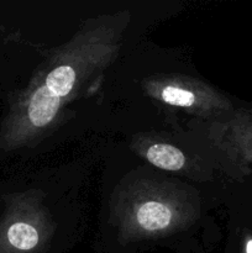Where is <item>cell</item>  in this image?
<instances>
[{
	"label": "cell",
	"instance_id": "5",
	"mask_svg": "<svg viewBox=\"0 0 252 253\" xmlns=\"http://www.w3.org/2000/svg\"><path fill=\"white\" fill-rule=\"evenodd\" d=\"M74 79H76V73L73 69L68 66H61L47 76L46 86L59 98L67 95L71 91Z\"/></svg>",
	"mask_w": 252,
	"mask_h": 253
},
{
	"label": "cell",
	"instance_id": "3",
	"mask_svg": "<svg viewBox=\"0 0 252 253\" xmlns=\"http://www.w3.org/2000/svg\"><path fill=\"white\" fill-rule=\"evenodd\" d=\"M147 160L156 167L178 170L184 166V156L178 148L169 145H155L147 151Z\"/></svg>",
	"mask_w": 252,
	"mask_h": 253
},
{
	"label": "cell",
	"instance_id": "1",
	"mask_svg": "<svg viewBox=\"0 0 252 253\" xmlns=\"http://www.w3.org/2000/svg\"><path fill=\"white\" fill-rule=\"evenodd\" d=\"M59 106V98L47 86L37 89L29 104V119L35 126L42 127L52 121Z\"/></svg>",
	"mask_w": 252,
	"mask_h": 253
},
{
	"label": "cell",
	"instance_id": "7",
	"mask_svg": "<svg viewBox=\"0 0 252 253\" xmlns=\"http://www.w3.org/2000/svg\"><path fill=\"white\" fill-rule=\"evenodd\" d=\"M245 253H252V239H249L245 245Z\"/></svg>",
	"mask_w": 252,
	"mask_h": 253
},
{
	"label": "cell",
	"instance_id": "4",
	"mask_svg": "<svg viewBox=\"0 0 252 253\" xmlns=\"http://www.w3.org/2000/svg\"><path fill=\"white\" fill-rule=\"evenodd\" d=\"M6 241L14 249L20 251L32 250L39 242V234L31 225L26 222H14L6 230Z\"/></svg>",
	"mask_w": 252,
	"mask_h": 253
},
{
	"label": "cell",
	"instance_id": "6",
	"mask_svg": "<svg viewBox=\"0 0 252 253\" xmlns=\"http://www.w3.org/2000/svg\"><path fill=\"white\" fill-rule=\"evenodd\" d=\"M162 99L166 103L175 106H190L195 100V96L192 91L184 90L174 86H167L162 91Z\"/></svg>",
	"mask_w": 252,
	"mask_h": 253
},
{
	"label": "cell",
	"instance_id": "2",
	"mask_svg": "<svg viewBox=\"0 0 252 253\" xmlns=\"http://www.w3.org/2000/svg\"><path fill=\"white\" fill-rule=\"evenodd\" d=\"M169 209L161 203L150 202L143 204L137 212V220L146 230H161L165 229L170 222Z\"/></svg>",
	"mask_w": 252,
	"mask_h": 253
}]
</instances>
